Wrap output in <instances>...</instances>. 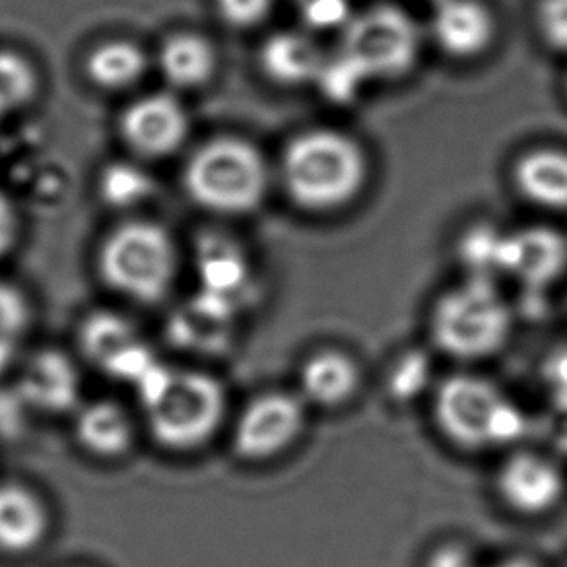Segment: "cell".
I'll return each instance as SVG.
<instances>
[{"label":"cell","instance_id":"1","mask_svg":"<svg viewBox=\"0 0 567 567\" xmlns=\"http://www.w3.org/2000/svg\"><path fill=\"white\" fill-rule=\"evenodd\" d=\"M142 427L158 450L193 455L229 424L228 386L213 371L162 362L134 386Z\"/></svg>","mask_w":567,"mask_h":567},{"label":"cell","instance_id":"2","mask_svg":"<svg viewBox=\"0 0 567 567\" xmlns=\"http://www.w3.org/2000/svg\"><path fill=\"white\" fill-rule=\"evenodd\" d=\"M370 177L362 144L337 128H309L286 144L280 182L293 205L311 214L337 213L360 197Z\"/></svg>","mask_w":567,"mask_h":567},{"label":"cell","instance_id":"3","mask_svg":"<svg viewBox=\"0 0 567 567\" xmlns=\"http://www.w3.org/2000/svg\"><path fill=\"white\" fill-rule=\"evenodd\" d=\"M430 409L443 442L471 455L515 450L528 430L519 404L492 379L473 371H457L437 381Z\"/></svg>","mask_w":567,"mask_h":567},{"label":"cell","instance_id":"4","mask_svg":"<svg viewBox=\"0 0 567 567\" xmlns=\"http://www.w3.org/2000/svg\"><path fill=\"white\" fill-rule=\"evenodd\" d=\"M513 311L488 276H471L434 301L427 337L453 362L476 363L499 354L512 340Z\"/></svg>","mask_w":567,"mask_h":567},{"label":"cell","instance_id":"5","mask_svg":"<svg viewBox=\"0 0 567 567\" xmlns=\"http://www.w3.org/2000/svg\"><path fill=\"white\" fill-rule=\"evenodd\" d=\"M95 267L110 292L142 308H154L174 292L179 251L164 226L125 221L103 239Z\"/></svg>","mask_w":567,"mask_h":567},{"label":"cell","instance_id":"6","mask_svg":"<svg viewBox=\"0 0 567 567\" xmlns=\"http://www.w3.org/2000/svg\"><path fill=\"white\" fill-rule=\"evenodd\" d=\"M185 189L200 208L221 216L257 210L267 198L270 172L251 142L218 136L205 142L185 167Z\"/></svg>","mask_w":567,"mask_h":567},{"label":"cell","instance_id":"7","mask_svg":"<svg viewBox=\"0 0 567 567\" xmlns=\"http://www.w3.org/2000/svg\"><path fill=\"white\" fill-rule=\"evenodd\" d=\"M422 35L404 10L378 4L354 12L342 30L339 53L358 76L370 84L401 79L417 63Z\"/></svg>","mask_w":567,"mask_h":567},{"label":"cell","instance_id":"8","mask_svg":"<svg viewBox=\"0 0 567 567\" xmlns=\"http://www.w3.org/2000/svg\"><path fill=\"white\" fill-rule=\"evenodd\" d=\"M308 402L292 389L252 394L229 422V451L244 465H270L286 457L309 427Z\"/></svg>","mask_w":567,"mask_h":567},{"label":"cell","instance_id":"9","mask_svg":"<svg viewBox=\"0 0 567 567\" xmlns=\"http://www.w3.org/2000/svg\"><path fill=\"white\" fill-rule=\"evenodd\" d=\"M76 347L92 370L133 389L162 363L134 321L113 309H95L82 317Z\"/></svg>","mask_w":567,"mask_h":567},{"label":"cell","instance_id":"10","mask_svg":"<svg viewBox=\"0 0 567 567\" xmlns=\"http://www.w3.org/2000/svg\"><path fill=\"white\" fill-rule=\"evenodd\" d=\"M494 489L507 512L523 519H540L566 499L567 476L548 455L515 447L497 466Z\"/></svg>","mask_w":567,"mask_h":567},{"label":"cell","instance_id":"11","mask_svg":"<svg viewBox=\"0 0 567 567\" xmlns=\"http://www.w3.org/2000/svg\"><path fill=\"white\" fill-rule=\"evenodd\" d=\"M14 393L40 416H72L84 401L79 362L63 348H38L20 363Z\"/></svg>","mask_w":567,"mask_h":567},{"label":"cell","instance_id":"12","mask_svg":"<svg viewBox=\"0 0 567 567\" xmlns=\"http://www.w3.org/2000/svg\"><path fill=\"white\" fill-rule=\"evenodd\" d=\"M189 113L175 95H142L121 117V136L141 158H167L182 148L189 136Z\"/></svg>","mask_w":567,"mask_h":567},{"label":"cell","instance_id":"13","mask_svg":"<svg viewBox=\"0 0 567 567\" xmlns=\"http://www.w3.org/2000/svg\"><path fill=\"white\" fill-rule=\"evenodd\" d=\"M362 389V363L344 348H317L298 368L296 391L311 410L339 412L348 409Z\"/></svg>","mask_w":567,"mask_h":567},{"label":"cell","instance_id":"14","mask_svg":"<svg viewBox=\"0 0 567 567\" xmlns=\"http://www.w3.org/2000/svg\"><path fill=\"white\" fill-rule=\"evenodd\" d=\"M236 306L200 292L167 319L166 340L183 354L221 355L234 344Z\"/></svg>","mask_w":567,"mask_h":567},{"label":"cell","instance_id":"15","mask_svg":"<svg viewBox=\"0 0 567 567\" xmlns=\"http://www.w3.org/2000/svg\"><path fill=\"white\" fill-rule=\"evenodd\" d=\"M71 417L74 443L87 457L100 463H117L133 453L138 422L117 399L100 396L82 401Z\"/></svg>","mask_w":567,"mask_h":567},{"label":"cell","instance_id":"16","mask_svg":"<svg viewBox=\"0 0 567 567\" xmlns=\"http://www.w3.org/2000/svg\"><path fill=\"white\" fill-rule=\"evenodd\" d=\"M53 515L45 497L22 481H0V554L25 558L48 543Z\"/></svg>","mask_w":567,"mask_h":567},{"label":"cell","instance_id":"17","mask_svg":"<svg viewBox=\"0 0 567 567\" xmlns=\"http://www.w3.org/2000/svg\"><path fill=\"white\" fill-rule=\"evenodd\" d=\"M430 32L445 55L471 61L492 48L497 22L492 9L482 0H442L434 4Z\"/></svg>","mask_w":567,"mask_h":567},{"label":"cell","instance_id":"18","mask_svg":"<svg viewBox=\"0 0 567 567\" xmlns=\"http://www.w3.org/2000/svg\"><path fill=\"white\" fill-rule=\"evenodd\" d=\"M499 268L520 282L546 286L567 268V241L554 229H520L505 236Z\"/></svg>","mask_w":567,"mask_h":567},{"label":"cell","instance_id":"19","mask_svg":"<svg viewBox=\"0 0 567 567\" xmlns=\"http://www.w3.org/2000/svg\"><path fill=\"white\" fill-rule=\"evenodd\" d=\"M323 51L308 32H276L259 51L260 71L276 86L298 87L317 82L323 69Z\"/></svg>","mask_w":567,"mask_h":567},{"label":"cell","instance_id":"20","mask_svg":"<svg viewBox=\"0 0 567 567\" xmlns=\"http://www.w3.org/2000/svg\"><path fill=\"white\" fill-rule=\"evenodd\" d=\"M513 182L520 197L530 205L566 213L567 152L559 148L525 152L513 167Z\"/></svg>","mask_w":567,"mask_h":567},{"label":"cell","instance_id":"21","mask_svg":"<svg viewBox=\"0 0 567 567\" xmlns=\"http://www.w3.org/2000/svg\"><path fill=\"white\" fill-rule=\"evenodd\" d=\"M218 55L213 43L198 33H175L159 49V71L169 86L197 90L214 79Z\"/></svg>","mask_w":567,"mask_h":567},{"label":"cell","instance_id":"22","mask_svg":"<svg viewBox=\"0 0 567 567\" xmlns=\"http://www.w3.org/2000/svg\"><path fill=\"white\" fill-rule=\"evenodd\" d=\"M148 59L136 43L110 40L87 55V79L105 92H123L136 86L146 74Z\"/></svg>","mask_w":567,"mask_h":567},{"label":"cell","instance_id":"23","mask_svg":"<svg viewBox=\"0 0 567 567\" xmlns=\"http://www.w3.org/2000/svg\"><path fill=\"white\" fill-rule=\"evenodd\" d=\"M198 262L203 280L200 292L210 293L214 298L236 306L234 296L244 290L247 282V262L236 245L221 239H210Z\"/></svg>","mask_w":567,"mask_h":567},{"label":"cell","instance_id":"24","mask_svg":"<svg viewBox=\"0 0 567 567\" xmlns=\"http://www.w3.org/2000/svg\"><path fill=\"white\" fill-rule=\"evenodd\" d=\"M38 72L14 51H0V117L22 110L38 94Z\"/></svg>","mask_w":567,"mask_h":567},{"label":"cell","instance_id":"25","mask_svg":"<svg viewBox=\"0 0 567 567\" xmlns=\"http://www.w3.org/2000/svg\"><path fill=\"white\" fill-rule=\"evenodd\" d=\"M432 385V362L424 350H409L396 355L386 373V393L396 404L416 401Z\"/></svg>","mask_w":567,"mask_h":567},{"label":"cell","instance_id":"26","mask_svg":"<svg viewBox=\"0 0 567 567\" xmlns=\"http://www.w3.org/2000/svg\"><path fill=\"white\" fill-rule=\"evenodd\" d=\"M100 190L105 203L115 208L136 206L151 197L154 182L141 167L131 164H111L102 174Z\"/></svg>","mask_w":567,"mask_h":567},{"label":"cell","instance_id":"27","mask_svg":"<svg viewBox=\"0 0 567 567\" xmlns=\"http://www.w3.org/2000/svg\"><path fill=\"white\" fill-rule=\"evenodd\" d=\"M33 324V306L17 284L0 280V344L20 347Z\"/></svg>","mask_w":567,"mask_h":567},{"label":"cell","instance_id":"28","mask_svg":"<svg viewBox=\"0 0 567 567\" xmlns=\"http://www.w3.org/2000/svg\"><path fill=\"white\" fill-rule=\"evenodd\" d=\"M301 24L309 32L344 30L354 17L350 0H293Z\"/></svg>","mask_w":567,"mask_h":567},{"label":"cell","instance_id":"29","mask_svg":"<svg viewBox=\"0 0 567 567\" xmlns=\"http://www.w3.org/2000/svg\"><path fill=\"white\" fill-rule=\"evenodd\" d=\"M505 234H497L488 226L471 229L463 239L465 260L473 267V276H486V268H499L504 251Z\"/></svg>","mask_w":567,"mask_h":567},{"label":"cell","instance_id":"30","mask_svg":"<svg viewBox=\"0 0 567 567\" xmlns=\"http://www.w3.org/2000/svg\"><path fill=\"white\" fill-rule=\"evenodd\" d=\"M275 0H216V12L224 24L236 30H251L262 24Z\"/></svg>","mask_w":567,"mask_h":567},{"label":"cell","instance_id":"31","mask_svg":"<svg viewBox=\"0 0 567 567\" xmlns=\"http://www.w3.org/2000/svg\"><path fill=\"white\" fill-rule=\"evenodd\" d=\"M536 28L548 48L567 53V0H538Z\"/></svg>","mask_w":567,"mask_h":567},{"label":"cell","instance_id":"32","mask_svg":"<svg viewBox=\"0 0 567 567\" xmlns=\"http://www.w3.org/2000/svg\"><path fill=\"white\" fill-rule=\"evenodd\" d=\"M20 236V218L12 200L0 189V260L4 259L17 245Z\"/></svg>","mask_w":567,"mask_h":567},{"label":"cell","instance_id":"33","mask_svg":"<svg viewBox=\"0 0 567 567\" xmlns=\"http://www.w3.org/2000/svg\"><path fill=\"white\" fill-rule=\"evenodd\" d=\"M430 2H432V4H437V2H442V0H430Z\"/></svg>","mask_w":567,"mask_h":567},{"label":"cell","instance_id":"34","mask_svg":"<svg viewBox=\"0 0 567 567\" xmlns=\"http://www.w3.org/2000/svg\"><path fill=\"white\" fill-rule=\"evenodd\" d=\"M71 567H87V566H71Z\"/></svg>","mask_w":567,"mask_h":567}]
</instances>
